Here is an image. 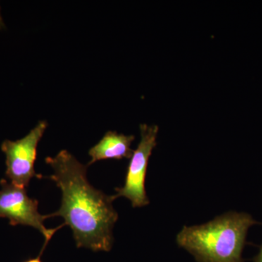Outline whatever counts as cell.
I'll use <instances>...</instances> for the list:
<instances>
[{
    "label": "cell",
    "instance_id": "4",
    "mask_svg": "<svg viewBox=\"0 0 262 262\" xmlns=\"http://www.w3.org/2000/svg\"><path fill=\"white\" fill-rule=\"evenodd\" d=\"M0 218L8 219L12 226L24 225L37 229L44 236L46 241L42 248L45 251L50 239L58 229L46 228L45 220L49 215H41L38 211V201L29 198L27 189L8 182L5 179L0 182Z\"/></svg>",
    "mask_w": 262,
    "mask_h": 262
},
{
    "label": "cell",
    "instance_id": "3",
    "mask_svg": "<svg viewBox=\"0 0 262 262\" xmlns=\"http://www.w3.org/2000/svg\"><path fill=\"white\" fill-rule=\"evenodd\" d=\"M139 129L140 142L131 157L125 183L122 187L115 189L117 193L113 195L115 200L120 196L127 198L133 208H142L149 204L145 188L146 172L150 156L157 146L159 131L158 125L147 124H141Z\"/></svg>",
    "mask_w": 262,
    "mask_h": 262
},
{
    "label": "cell",
    "instance_id": "7",
    "mask_svg": "<svg viewBox=\"0 0 262 262\" xmlns=\"http://www.w3.org/2000/svg\"><path fill=\"white\" fill-rule=\"evenodd\" d=\"M43 251H41V252L39 253V254L38 255L37 257L34 258H29L28 259L24 260V261L22 262H43L42 259H41V257H42Z\"/></svg>",
    "mask_w": 262,
    "mask_h": 262
},
{
    "label": "cell",
    "instance_id": "1",
    "mask_svg": "<svg viewBox=\"0 0 262 262\" xmlns=\"http://www.w3.org/2000/svg\"><path fill=\"white\" fill-rule=\"evenodd\" d=\"M53 174L49 177L62 192L61 206L49 217L61 216L73 232L77 248L93 251H111L113 229L118 220L113 195L95 189L87 179L88 165H82L67 150L47 158Z\"/></svg>",
    "mask_w": 262,
    "mask_h": 262
},
{
    "label": "cell",
    "instance_id": "5",
    "mask_svg": "<svg viewBox=\"0 0 262 262\" xmlns=\"http://www.w3.org/2000/svg\"><path fill=\"white\" fill-rule=\"evenodd\" d=\"M47 127L48 122L42 120L22 139L3 141L1 149L6 157L5 175L12 184L27 189L32 178H42V175L36 173L34 164L38 144Z\"/></svg>",
    "mask_w": 262,
    "mask_h": 262
},
{
    "label": "cell",
    "instance_id": "8",
    "mask_svg": "<svg viewBox=\"0 0 262 262\" xmlns=\"http://www.w3.org/2000/svg\"><path fill=\"white\" fill-rule=\"evenodd\" d=\"M253 262H262V244L261 247H260L259 251H258V254L255 257Z\"/></svg>",
    "mask_w": 262,
    "mask_h": 262
},
{
    "label": "cell",
    "instance_id": "6",
    "mask_svg": "<svg viewBox=\"0 0 262 262\" xmlns=\"http://www.w3.org/2000/svg\"><path fill=\"white\" fill-rule=\"evenodd\" d=\"M135 136L118 134L116 131H108L96 145L89 150L91 160L88 166L100 160L123 158L130 159L134 150L130 146Z\"/></svg>",
    "mask_w": 262,
    "mask_h": 262
},
{
    "label": "cell",
    "instance_id": "2",
    "mask_svg": "<svg viewBox=\"0 0 262 262\" xmlns=\"http://www.w3.org/2000/svg\"><path fill=\"white\" fill-rule=\"evenodd\" d=\"M258 224L249 213L229 211L203 225L184 226L177 243L198 262H245L248 230Z\"/></svg>",
    "mask_w": 262,
    "mask_h": 262
}]
</instances>
